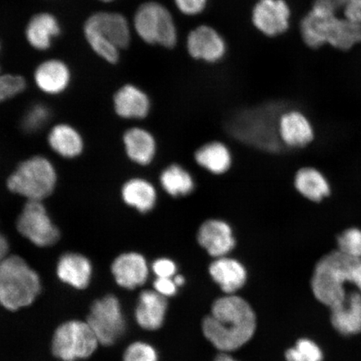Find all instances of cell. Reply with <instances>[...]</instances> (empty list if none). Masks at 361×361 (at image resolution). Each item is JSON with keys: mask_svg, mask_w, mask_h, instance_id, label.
<instances>
[{"mask_svg": "<svg viewBox=\"0 0 361 361\" xmlns=\"http://www.w3.org/2000/svg\"><path fill=\"white\" fill-rule=\"evenodd\" d=\"M209 272L213 281L228 295L240 290L247 278L245 266L228 256L214 259L209 265Z\"/></svg>", "mask_w": 361, "mask_h": 361, "instance_id": "18", "label": "cell"}, {"mask_svg": "<svg viewBox=\"0 0 361 361\" xmlns=\"http://www.w3.org/2000/svg\"><path fill=\"white\" fill-rule=\"evenodd\" d=\"M49 117V111L47 106L38 104L27 112L25 118V128L32 130L42 128L47 123Z\"/></svg>", "mask_w": 361, "mask_h": 361, "instance_id": "33", "label": "cell"}, {"mask_svg": "<svg viewBox=\"0 0 361 361\" xmlns=\"http://www.w3.org/2000/svg\"><path fill=\"white\" fill-rule=\"evenodd\" d=\"M360 43V24L337 15L332 18L328 26L327 44L340 51H348Z\"/></svg>", "mask_w": 361, "mask_h": 361, "instance_id": "28", "label": "cell"}, {"mask_svg": "<svg viewBox=\"0 0 361 361\" xmlns=\"http://www.w3.org/2000/svg\"><path fill=\"white\" fill-rule=\"evenodd\" d=\"M100 1L106 2V3H109V2L114 1V0H100Z\"/></svg>", "mask_w": 361, "mask_h": 361, "instance_id": "43", "label": "cell"}, {"mask_svg": "<svg viewBox=\"0 0 361 361\" xmlns=\"http://www.w3.org/2000/svg\"><path fill=\"white\" fill-rule=\"evenodd\" d=\"M123 361H158L157 351L144 342H135L126 350Z\"/></svg>", "mask_w": 361, "mask_h": 361, "instance_id": "32", "label": "cell"}, {"mask_svg": "<svg viewBox=\"0 0 361 361\" xmlns=\"http://www.w3.org/2000/svg\"><path fill=\"white\" fill-rule=\"evenodd\" d=\"M174 3L183 15L194 16L205 10L207 0H174Z\"/></svg>", "mask_w": 361, "mask_h": 361, "instance_id": "35", "label": "cell"}, {"mask_svg": "<svg viewBox=\"0 0 361 361\" xmlns=\"http://www.w3.org/2000/svg\"><path fill=\"white\" fill-rule=\"evenodd\" d=\"M40 291L37 273L25 259L8 256L0 264V304L16 311L33 303Z\"/></svg>", "mask_w": 361, "mask_h": 361, "instance_id": "4", "label": "cell"}, {"mask_svg": "<svg viewBox=\"0 0 361 361\" xmlns=\"http://www.w3.org/2000/svg\"><path fill=\"white\" fill-rule=\"evenodd\" d=\"M293 187L305 200L319 202L331 194V185L322 171L305 166L296 171L293 178Z\"/></svg>", "mask_w": 361, "mask_h": 361, "instance_id": "26", "label": "cell"}, {"mask_svg": "<svg viewBox=\"0 0 361 361\" xmlns=\"http://www.w3.org/2000/svg\"><path fill=\"white\" fill-rule=\"evenodd\" d=\"M114 108L116 115L126 120L147 118L151 111L148 94L134 85H125L115 94Z\"/></svg>", "mask_w": 361, "mask_h": 361, "instance_id": "16", "label": "cell"}, {"mask_svg": "<svg viewBox=\"0 0 361 361\" xmlns=\"http://www.w3.org/2000/svg\"><path fill=\"white\" fill-rule=\"evenodd\" d=\"M331 323L344 336L361 333V293L352 292L343 303L331 308Z\"/></svg>", "mask_w": 361, "mask_h": 361, "instance_id": "21", "label": "cell"}, {"mask_svg": "<svg viewBox=\"0 0 361 361\" xmlns=\"http://www.w3.org/2000/svg\"><path fill=\"white\" fill-rule=\"evenodd\" d=\"M87 323L99 343L103 345L114 344L123 335L126 329L118 300L115 296L108 295L94 302L90 309Z\"/></svg>", "mask_w": 361, "mask_h": 361, "instance_id": "9", "label": "cell"}, {"mask_svg": "<svg viewBox=\"0 0 361 361\" xmlns=\"http://www.w3.org/2000/svg\"><path fill=\"white\" fill-rule=\"evenodd\" d=\"M351 283L358 288L361 293V260L355 266L353 274H352Z\"/></svg>", "mask_w": 361, "mask_h": 361, "instance_id": "39", "label": "cell"}, {"mask_svg": "<svg viewBox=\"0 0 361 361\" xmlns=\"http://www.w3.org/2000/svg\"><path fill=\"white\" fill-rule=\"evenodd\" d=\"M159 183L162 190L173 200L188 197L196 189V180L193 175L177 162H173L161 170Z\"/></svg>", "mask_w": 361, "mask_h": 361, "instance_id": "23", "label": "cell"}, {"mask_svg": "<svg viewBox=\"0 0 361 361\" xmlns=\"http://www.w3.org/2000/svg\"><path fill=\"white\" fill-rule=\"evenodd\" d=\"M35 81L38 88L44 93L61 94L70 84L69 67L65 62L55 59L45 61L35 70Z\"/></svg>", "mask_w": 361, "mask_h": 361, "instance_id": "22", "label": "cell"}, {"mask_svg": "<svg viewBox=\"0 0 361 361\" xmlns=\"http://www.w3.org/2000/svg\"><path fill=\"white\" fill-rule=\"evenodd\" d=\"M92 274V264L87 257L80 254L68 252L61 256L58 262L59 279L78 290H83L88 286Z\"/></svg>", "mask_w": 361, "mask_h": 361, "instance_id": "24", "label": "cell"}, {"mask_svg": "<svg viewBox=\"0 0 361 361\" xmlns=\"http://www.w3.org/2000/svg\"><path fill=\"white\" fill-rule=\"evenodd\" d=\"M134 28L143 42L173 48L178 42L177 25L171 12L157 2H147L137 8Z\"/></svg>", "mask_w": 361, "mask_h": 361, "instance_id": "6", "label": "cell"}, {"mask_svg": "<svg viewBox=\"0 0 361 361\" xmlns=\"http://www.w3.org/2000/svg\"><path fill=\"white\" fill-rule=\"evenodd\" d=\"M49 147L62 157L72 159L84 150V141L78 130L68 124H58L48 135Z\"/></svg>", "mask_w": 361, "mask_h": 361, "instance_id": "27", "label": "cell"}, {"mask_svg": "<svg viewBox=\"0 0 361 361\" xmlns=\"http://www.w3.org/2000/svg\"><path fill=\"white\" fill-rule=\"evenodd\" d=\"M291 11L284 0H259L252 12V21L262 34L275 37L290 27Z\"/></svg>", "mask_w": 361, "mask_h": 361, "instance_id": "11", "label": "cell"}, {"mask_svg": "<svg viewBox=\"0 0 361 361\" xmlns=\"http://www.w3.org/2000/svg\"><path fill=\"white\" fill-rule=\"evenodd\" d=\"M214 361H238L235 359H233L232 356H230L227 354L222 353L216 356Z\"/></svg>", "mask_w": 361, "mask_h": 361, "instance_id": "41", "label": "cell"}, {"mask_svg": "<svg viewBox=\"0 0 361 361\" xmlns=\"http://www.w3.org/2000/svg\"><path fill=\"white\" fill-rule=\"evenodd\" d=\"M152 269L157 278L173 279L177 274L178 266L174 260L162 257L153 262Z\"/></svg>", "mask_w": 361, "mask_h": 361, "instance_id": "34", "label": "cell"}, {"mask_svg": "<svg viewBox=\"0 0 361 361\" xmlns=\"http://www.w3.org/2000/svg\"><path fill=\"white\" fill-rule=\"evenodd\" d=\"M155 291L162 296L170 297L177 293L178 286L173 278H157L154 282Z\"/></svg>", "mask_w": 361, "mask_h": 361, "instance_id": "36", "label": "cell"}, {"mask_svg": "<svg viewBox=\"0 0 361 361\" xmlns=\"http://www.w3.org/2000/svg\"><path fill=\"white\" fill-rule=\"evenodd\" d=\"M60 34V23L49 13H39L33 16L25 31L27 42L38 51L51 48L54 39Z\"/></svg>", "mask_w": 361, "mask_h": 361, "instance_id": "25", "label": "cell"}, {"mask_svg": "<svg viewBox=\"0 0 361 361\" xmlns=\"http://www.w3.org/2000/svg\"><path fill=\"white\" fill-rule=\"evenodd\" d=\"M123 142L126 154L133 164L147 166L154 161L157 142L154 135L147 129L134 126L126 130Z\"/></svg>", "mask_w": 361, "mask_h": 361, "instance_id": "17", "label": "cell"}, {"mask_svg": "<svg viewBox=\"0 0 361 361\" xmlns=\"http://www.w3.org/2000/svg\"><path fill=\"white\" fill-rule=\"evenodd\" d=\"M195 234L197 245L214 259L228 256L237 246L235 231L224 219L212 216L202 221Z\"/></svg>", "mask_w": 361, "mask_h": 361, "instance_id": "10", "label": "cell"}, {"mask_svg": "<svg viewBox=\"0 0 361 361\" xmlns=\"http://www.w3.org/2000/svg\"><path fill=\"white\" fill-rule=\"evenodd\" d=\"M338 250L361 260V229H345L337 238Z\"/></svg>", "mask_w": 361, "mask_h": 361, "instance_id": "30", "label": "cell"}, {"mask_svg": "<svg viewBox=\"0 0 361 361\" xmlns=\"http://www.w3.org/2000/svg\"><path fill=\"white\" fill-rule=\"evenodd\" d=\"M16 228L23 237L40 247L56 245L61 238L60 229L53 223L42 201H27L17 219Z\"/></svg>", "mask_w": 361, "mask_h": 361, "instance_id": "8", "label": "cell"}, {"mask_svg": "<svg viewBox=\"0 0 361 361\" xmlns=\"http://www.w3.org/2000/svg\"><path fill=\"white\" fill-rule=\"evenodd\" d=\"M168 302L157 291L146 290L140 295L135 319L140 326L147 331H156L164 324Z\"/></svg>", "mask_w": 361, "mask_h": 361, "instance_id": "20", "label": "cell"}, {"mask_svg": "<svg viewBox=\"0 0 361 361\" xmlns=\"http://www.w3.org/2000/svg\"><path fill=\"white\" fill-rule=\"evenodd\" d=\"M25 88V80L22 76L0 75V103L18 96Z\"/></svg>", "mask_w": 361, "mask_h": 361, "instance_id": "31", "label": "cell"}, {"mask_svg": "<svg viewBox=\"0 0 361 361\" xmlns=\"http://www.w3.org/2000/svg\"><path fill=\"white\" fill-rule=\"evenodd\" d=\"M84 34L94 53L111 64L120 58L121 49L130 42V27L126 17L119 13L98 12L85 21Z\"/></svg>", "mask_w": 361, "mask_h": 361, "instance_id": "3", "label": "cell"}, {"mask_svg": "<svg viewBox=\"0 0 361 361\" xmlns=\"http://www.w3.org/2000/svg\"><path fill=\"white\" fill-rule=\"evenodd\" d=\"M98 340L88 323L70 322L57 329L53 338V353L65 361L87 358L94 353Z\"/></svg>", "mask_w": 361, "mask_h": 361, "instance_id": "7", "label": "cell"}, {"mask_svg": "<svg viewBox=\"0 0 361 361\" xmlns=\"http://www.w3.org/2000/svg\"><path fill=\"white\" fill-rule=\"evenodd\" d=\"M197 166L216 177H222L232 169L233 157L227 144L219 140L202 143L193 152Z\"/></svg>", "mask_w": 361, "mask_h": 361, "instance_id": "14", "label": "cell"}, {"mask_svg": "<svg viewBox=\"0 0 361 361\" xmlns=\"http://www.w3.org/2000/svg\"><path fill=\"white\" fill-rule=\"evenodd\" d=\"M56 183L55 166L47 158L35 156L17 166L8 178L6 186L27 201H43L51 195Z\"/></svg>", "mask_w": 361, "mask_h": 361, "instance_id": "5", "label": "cell"}, {"mask_svg": "<svg viewBox=\"0 0 361 361\" xmlns=\"http://www.w3.org/2000/svg\"><path fill=\"white\" fill-rule=\"evenodd\" d=\"M360 261L338 250L324 255L315 265L311 281L316 299L331 309L343 303L347 296L345 283H351Z\"/></svg>", "mask_w": 361, "mask_h": 361, "instance_id": "2", "label": "cell"}, {"mask_svg": "<svg viewBox=\"0 0 361 361\" xmlns=\"http://www.w3.org/2000/svg\"><path fill=\"white\" fill-rule=\"evenodd\" d=\"M111 271L116 283L128 290L143 286L149 274L145 257L137 252H125L117 257Z\"/></svg>", "mask_w": 361, "mask_h": 361, "instance_id": "15", "label": "cell"}, {"mask_svg": "<svg viewBox=\"0 0 361 361\" xmlns=\"http://www.w3.org/2000/svg\"><path fill=\"white\" fill-rule=\"evenodd\" d=\"M327 2L338 12L342 11L348 0H327Z\"/></svg>", "mask_w": 361, "mask_h": 361, "instance_id": "40", "label": "cell"}, {"mask_svg": "<svg viewBox=\"0 0 361 361\" xmlns=\"http://www.w3.org/2000/svg\"><path fill=\"white\" fill-rule=\"evenodd\" d=\"M287 361H322L323 353L319 345L309 338H301L286 353Z\"/></svg>", "mask_w": 361, "mask_h": 361, "instance_id": "29", "label": "cell"}, {"mask_svg": "<svg viewBox=\"0 0 361 361\" xmlns=\"http://www.w3.org/2000/svg\"><path fill=\"white\" fill-rule=\"evenodd\" d=\"M8 250H10V246H8L7 238L0 233V264L7 258Z\"/></svg>", "mask_w": 361, "mask_h": 361, "instance_id": "38", "label": "cell"}, {"mask_svg": "<svg viewBox=\"0 0 361 361\" xmlns=\"http://www.w3.org/2000/svg\"><path fill=\"white\" fill-rule=\"evenodd\" d=\"M121 198L126 206L147 214L155 209L158 202L156 187L150 180L142 178H130L121 188Z\"/></svg>", "mask_w": 361, "mask_h": 361, "instance_id": "19", "label": "cell"}, {"mask_svg": "<svg viewBox=\"0 0 361 361\" xmlns=\"http://www.w3.org/2000/svg\"><path fill=\"white\" fill-rule=\"evenodd\" d=\"M279 137L284 147H305L313 142L312 123L303 112L298 110L283 111L278 121Z\"/></svg>", "mask_w": 361, "mask_h": 361, "instance_id": "13", "label": "cell"}, {"mask_svg": "<svg viewBox=\"0 0 361 361\" xmlns=\"http://www.w3.org/2000/svg\"><path fill=\"white\" fill-rule=\"evenodd\" d=\"M173 281H174L175 283L177 284L178 287L183 286V284L185 283V279L183 276V275H180V274L175 275V276L173 278Z\"/></svg>", "mask_w": 361, "mask_h": 361, "instance_id": "42", "label": "cell"}, {"mask_svg": "<svg viewBox=\"0 0 361 361\" xmlns=\"http://www.w3.org/2000/svg\"><path fill=\"white\" fill-rule=\"evenodd\" d=\"M342 12L346 20L361 25V0H348Z\"/></svg>", "mask_w": 361, "mask_h": 361, "instance_id": "37", "label": "cell"}, {"mask_svg": "<svg viewBox=\"0 0 361 361\" xmlns=\"http://www.w3.org/2000/svg\"><path fill=\"white\" fill-rule=\"evenodd\" d=\"M256 329V316L243 298L229 295L214 301L202 322L205 337L216 349L230 352L247 344Z\"/></svg>", "mask_w": 361, "mask_h": 361, "instance_id": "1", "label": "cell"}, {"mask_svg": "<svg viewBox=\"0 0 361 361\" xmlns=\"http://www.w3.org/2000/svg\"><path fill=\"white\" fill-rule=\"evenodd\" d=\"M187 49L189 55L196 60L216 63L225 56L227 44L213 27L200 25L189 33Z\"/></svg>", "mask_w": 361, "mask_h": 361, "instance_id": "12", "label": "cell"}]
</instances>
